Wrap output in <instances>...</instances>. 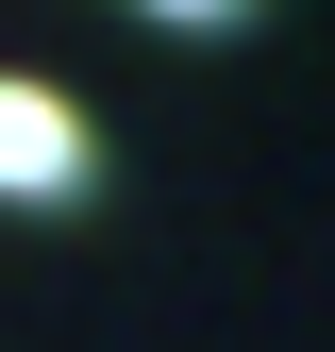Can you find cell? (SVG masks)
<instances>
[{"instance_id": "cell-2", "label": "cell", "mask_w": 335, "mask_h": 352, "mask_svg": "<svg viewBox=\"0 0 335 352\" xmlns=\"http://www.w3.org/2000/svg\"><path fill=\"white\" fill-rule=\"evenodd\" d=\"M135 17H168V34H235L251 0H135Z\"/></svg>"}, {"instance_id": "cell-1", "label": "cell", "mask_w": 335, "mask_h": 352, "mask_svg": "<svg viewBox=\"0 0 335 352\" xmlns=\"http://www.w3.org/2000/svg\"><path fill=\"white\" fill-rule=\"evenodd\" d=\"M84 185H101V118H84L67 84L0 67V201H17V218H67Z\"/></svg>"}]
</instances>
